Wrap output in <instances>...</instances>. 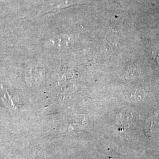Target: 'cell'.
I'll return each mask as SVG.
<instances>
[{"label":"cell","mask_w":159,"mask_h":159,"mask_svg":"<svg viewBox=\"0 0 159 159\" xmlns=\"http://www.w3.org/2000/svg\"><path fill=\"white\" fill-rule=\"evenodd\" d=\"M78 80V74L73 69H64L59 75L58 85L63 94H69L74 91Z\"/></svg>","instance_id":"1"}]
</instances>
